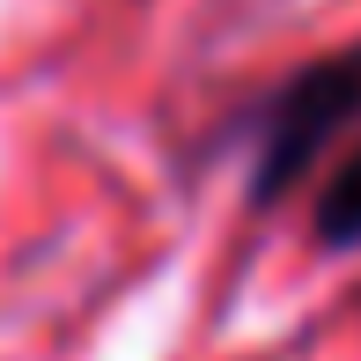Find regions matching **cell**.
Here are the masks:
<instances>
[{
    "instance_id": "obj_1",
    "label": "cell",
    "mask_w": 361,
    "mask_h": 361,
    "mask_svg": "<svg viewBox=\"0 0 361 361\" xmlns=\"http://www.w3.org/2000/svg\"><path fill=\"white\" fill-rule=\"evenodd\" d=\"M251 214H273L281 200L310 185L324 155H332L347 133H361V37L339 44V52L302 59L288 81H273L251 111Z\"/></svg>"
},
{
    "instance_id": "obj_2",
    "label": "cell",
    "mask_w": 361,
    "mask_h": 361,
    "mask_svg": "<svg viewBox=\"0 0 361 361\" xmlns=\"http://www.w3.org/2000/svg\"><path fill=\"white\" fill-rule=\"evenodd\" d=\"M310 236L324 251H361V140L324 170L317 200H310Z\"/></svg>"
}]
</instances>
